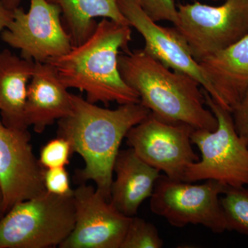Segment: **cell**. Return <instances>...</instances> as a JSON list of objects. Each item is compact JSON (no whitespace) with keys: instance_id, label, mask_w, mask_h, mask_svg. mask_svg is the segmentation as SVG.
Returning <instances> with one entry per match:
<instances>
[{"instance_id":"obj_1","label":"cell","mask_w":248,"mask_h":248,"mask_svg":"<svg viewBox=\"0 0 248 248\" xmlns=\"http://www.w3.org/2000/svg\"><path fill=\"white\" fill-rule=\"evenodd\" d=\"M72 103L71 113L58 121V135L67 139L73 153L84 159V169L76 172L78 182L93 181L96 190L110 202L114 164L122 142L151 112L140 103L104 108L74 94Z\"/></svg>"},{"instance_id":"obj_2","label":"cell","mask_w":248,"mask_h":248,"mask_svg":"<svg viewBox=\"0 0 248 248\" xmlns=\"http://www.w3.org/2000/svg\"><path fill=\"white\" fill-rule=\"evenodd\" d=\"M131 33L130 25L104 18L84 43L47 62L55 67L67 89L86 93L88 102L138 104V93L125 84L118 68L120 51H129Z\"/></svg>"},{"instance_id":"obj_3","label":"cell","mask_w":248,"mask_h":248,"mask_svg":"<svg viewBox=\"0 0 248 248\" xmlns=\"http://www.w3.org/2000/svg\"><path fill=\"white\" fill-rule=\"evenodd\" d=\"M121 77L139 95L140 104L156 118L214 131L218 121L206 108L200 85L185 73L170 68L143 50L119 55Z\"/></svg>"},{"instance_id":"obj_4","label":"cell","mask_w":248,"mask_h":248,"mask_svg":"<svg viewBox=\"0 0 248 248\" xmlns=\"http://www.w3.org/2000/svg\"><path fill=\"white\" fill-rule=\"evenodd\" d=\"M75 223L73 196L46 190L16 204L0 218V248H60Z\"/></svg>"},{"instance_id":"obj_5","label":"cell","mask_w":248,"mask_h":248,"mask_svg":"<svg viewBox=\"0 0 248 248\" xmlns=\"http://www.w3.org/2000/svg\"><path fill=\"white\" fill-rule=\"evenodd\" d=\"M207 107L218 121L214 131L195 129L191 142L200 151L202 158L189 165L184 182L215 180L227 187L248 186V147L235 130L232 116L202 89Z\"/></svg>"},{"instance_id":"obj_6","label":"cell","mask_w":248,"mask_h":248,"mask_svg":"<svg viewBox=\"0 0 248 248\" xmlns=\"http://www.w3.org/2000/svg\"><path fill=\"white\" fill-rule=\"evenodd\" d=\"M176 30L200 63L234 45L248 33V0H225L218 6L179 4Z\"/></svg>"},{"instance_id":"obj_7","label":"cell","mask_w":248,"mask_h":248,"mask_svg":"<svg viewBox=\"0 0 248 248\" xmlns=\"http://www.w3.org/2000/svg\"><path fill=\"white\" fill-rule=\"evenodd\" d=\"M227 188L212 179L199 185L161 174L155 184L150 206L153 213L176 228L202 225L221 234L227 231L219 197Z\"/></svg>"},{"instance_id":"obj_8","label":"cell","mask_w":248,"mask_h":248,"mask_svg":"<svg viewBox=\"0 0 248 248\" xmlns=\"http://www.w3.org/2000/svg\"><path fill=\"white\" fill-rule=\"evenodd\" d=\"M1 40L19 49L21 58L47 62L68 53L73 48L69 34L62 21L58 5L47 0H31L28 12L21 7L1 33Z\"/></svg>"},{"instance_id":"obj_9","label":"cell","mask_w":248,"mask_h":248,"mask_svg":"<svg viewBox=\"0 0 248 248\" xmlns=\"http://www.w3.org/2000/svg\"><path fill=\"white\" fill-rule=\"evenodd\" d=\"M195 128L184 123H168L151 112L127 133L130 148L143 161L174 180L184 182L189 165L200 158L192 147Z\"/></svg>"},{"instance_id":"obj_10","label":"cell","mask_w":248,"mask_h":248,"mask_svg":"<svg viewBox=\"0 0 248 248\" xmlns=\"http://www.w3.org/2000/svg\"><path fill=\"white\" fill-rule=\"evenodd\" d=\"M28 129L10 128L0 120V185L4 213L46 191L44 170L34 154Z\"/></svg>"},{"instance_id":"obj_11","label":"cell","mask_w":248,"mask_h":248,"mask_svg":"<svg viewBox=\"0 0 248 248\" xmlns=\"http://www.w3.org/2000/svg\"><path fill=\"white\" fill-rule=\"evenodd\" d=\"M76 223L60 248H120L131 217L116 210L92 186L74 190Z\"/></svg>"},{"instance_id":"obj_12","label":"cell","mask_w":248,"mask_h":248,"mask_svg":"<svg viewBox=\"0 0 248 248\" xmlns=\"http://www.w3.org/2000/svg\"><path fill=\"white\" fill-rule=\"evenodd\" d=\"M118 4L129 25L143 37V50L147 54L173 71L193 78L218 104L217 93L206 73L195 61L188 46L175 28L158 25L145 14L137 0H118Z\"/></svg>"},{"instance_id":"obj_13","label":"cell","mask_w":248,"mask_h":248,"mask_svg":"<svg viewBox=\"0 0 248 248\" xmlns=\"http://www.w3.org/2000/svg\"><path fill=\"white\" fill-rule=\"evenodd\" d=\"M72 108V93L62 83L55 67L48 62H35L27 90L28 126H33L35 133H43L55 121L69 115Z\"/></svg>"},{"instance_id":"obj_14","label":"cell","mask_w":248,"mask_h":248,"mask_svg":"<svg viewBox=\"0 0 248 248\" xmlns=\"http://www.w3.org/2000/svg\"><path fill=\"white\" fill-rule=\"evenodd\" d=\"M114 172L116 178L111 186L110 203L125 216H135L141 203L151 198L161 174L143 161L131 148L119 152Z\"/></svg>"},{"instance_id":"obj_15","label":"cell","mask_w":248,"mask_h":248,"mask_svg":"<svg viewBox=\"0 0 248 248\" xmlns=\"http://www.w3.org/2000/svg\"><path fill=\"white\" fill-rule=\"evenodd\" d=\"M200 63L217 93L218 104L232 112L248 89V33Z\"/></svg>"},{"instance_id":"obj_16","label":"cell","mask_w":248,"mask_h":248,"mask_svg":"<svg viewBox=\"0 0 248 248\" xmlns=\"http://www.w3.org/2000/svg\"><path fill=\"white\" fill-rule=\"evenodd\" d=\"M35 64L8 49L0 52V114L1 122L7 127L29 128L25 107L28 86Z\"/></svg>"},{"instance_id":"obj_17","label":"cell","mask_w":248,"mask_h":248,"mask_svg":"<svg viewBox=\"0 0 248 248\" xmlns=\"http://www.w3.org/2000/svg\"><path fill=\"white\" fill-rule=\"evenodd\" d=\"M61 10L62 21L73 46L88 40L97 28L94 19L103 17L129 25L120 9L118 0H47Z\"/></svg>"},{"instance_id":"obj_18","label":"cell","mask_w":248,"mask_h":248,"mask_svg":"<svg viewBox=\"0 0 248 248\" xmlns=\"http://www.w3.org/2000/svg\"><path fill=\"white\" fill-rule=\"evenodd\" d=\"M220 198L226 231L248 235V188L228 187Z\"/></svg>"},{"instance_id":"obj_19","label":"cell","mask_w":248,"mask_h":248,"mask_svg":"<svg viewBox=\"0 0 248 248\" xmlns=\"http://www.w3.org/2000/svg\"><path fill=\"white\" fill-rule=\"evenodd\" d=\"M164 241L153 223L132 217L120 248H161Z\"/></svg>"},{"instance_id":"obj_20","label":"cell","mask_w":248,"mask_h":248,"mask_svg":"<svg viewBox=\"0 0 248 248\" xmlns=\"http://www.w3.org/2000/svg\"><path fill=\"white\" fill-rule=\"evenodd\" d=\"M73 153L70 141L58 135L42 147L38 159L44 169L64 168L69 164Z\"/></svg>"},{"instance_id":"obj_21","label":"cell","mask_w":248,"mask_h":248,"mask_svg":"<svg viewBox=\"0 0 248 248\" xmlns=\"http://www.w3.org/2000/svg\"><path fill=\"white\" fill-rule=\"evenodd\" d=\"M145 14L155 22H178V11L174 0H137Z\"/></svg>"},{"instance_id":"obj_22","label":"cell","mask_w":248,"mask_h":248,"mask_svg":"<svg viewBox=\"0 0 248 248\" xmlns=\"http://www.w3.org/2000/svg\"><path fill=\"white\" fill-rule=\"evenodd\" d=\"M44 184L47 192L62 197H73L69 175L64 168L45 169Z\"/></svg>"},{"instance_id":"obj_23","label":"cell","mask_w":248,"mask_h":248,"mask_svg":"<svg viewBox=\"0 0 248 248\" xmlns=\"http://www.w3.org/2000/svg\"><path fill=\"white\" fill-rule=\"evenodd\" d=\"M231 113L236 133L248 147V89Z\"/></svg>"},{"instance_id":"obj_24","label":"cell","mask_w":248,"mask_h":248,"mask_svg":"<svg viewBox=\"0 0 248 248\" xmlns=\"http://www.w3.org/2000/svg\"><path fill=\"white\" fill-rule=\"evenodd\" d=\"M14 16V11L6 9L0 0V34L7 24L11 22Z\"/></svg>"},{"instance_id":"obj_25","label":"cell","mask_w":248,"mask_h":248,"mask_svg":"<svg viewBox=\"0 0 248 248\" xmlns=\"http://www.w3.org/2000/svg\"><path fill=\"white\" fill-rule=\"evenodd\" d=\"M6 9L14 11V9L19 7L22 0H1Z\"/></svg>"},{"instance_id":"obj_26","label":"cell","mask_w":248,"mask_h":248,"mask_svg":"<svg viewBox=\"0 0 248 248\" xmlns=\"http://www.w3.org/2000/svg\"><path fill=\"white\" fill-rule=\"evenodd\" d=\"M4 195H3L2 190L0 185V218L4 216Z\"/></svg>"},{"instance_id":"obj_27","label":"cell","mask_w":248,"mask_h":248,"mask_svg":"<svg viewBox=\"0 0 248 248\" xmlns=\"http://www.w3.org/2000/svg\"><path fill=\"white\" fill-rule=\"evenodd\" d=\"M210 1H225V0H210Z\"/></svg>"}]
</instances>
